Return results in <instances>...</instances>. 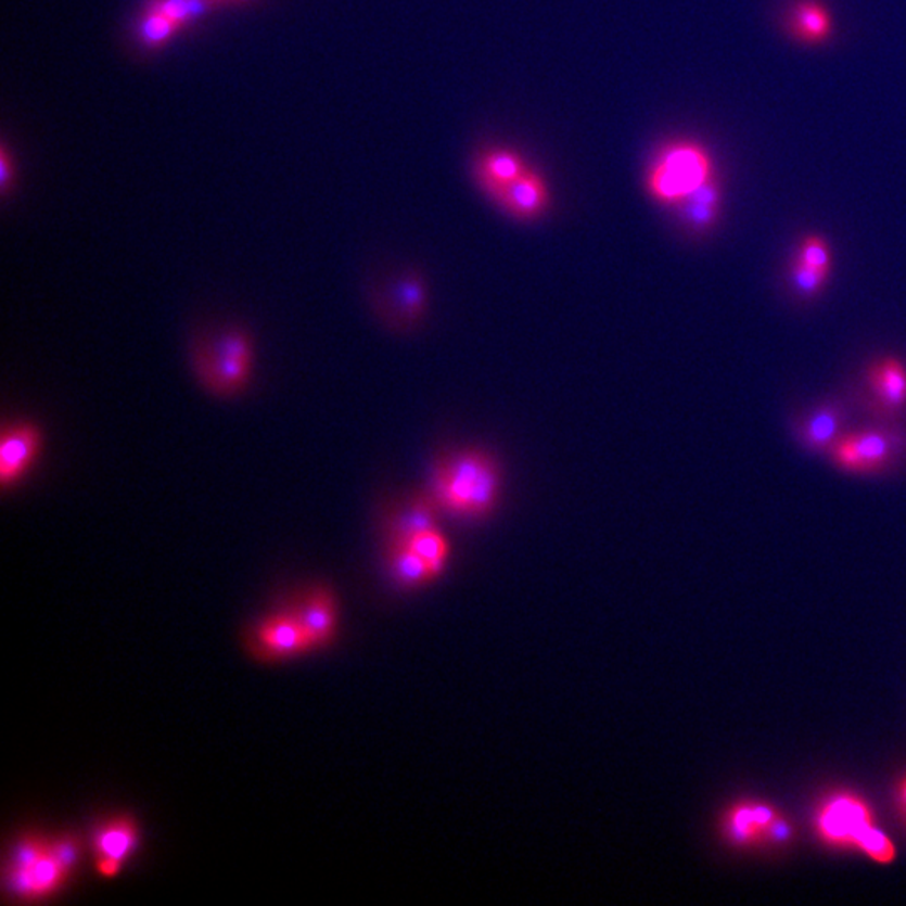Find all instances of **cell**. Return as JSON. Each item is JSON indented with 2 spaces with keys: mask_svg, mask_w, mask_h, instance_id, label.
<instances>
[{
  "mask_svg": "<svg viewBox=\"0 0 906 906\" xmlns=\"http://www.w3.org/2000/svg\"><path fill=\"white\" fill-rule=\"evenodd\" d=\"M499 493V467L484 451H457L433 469L432 499L454 514L487 515L496 507Z\"/></svg>",
  "mask_w": 906,
  "mask_h": 906,
  "instance_id": "6da1fadb",
  "label": "cell"
},
{
  "mask_svg": "<svg viewBox=\"0 0 906 906\" xmlns=\"http://www.w3.org/2000/svg\"><path fill=\"white\" fill-rule=\"evenodd\" d=\"M252 367L254 344L241 328H229L193 343V373L217 398L241 395L251 382Z\"/></svg>",
  "mask_w": 906,
  "mask_h": 906,
  "instance_id": "7a4b0ae2",
  "label": "cell"
},
{
  "mask_svg": "<svg viewBox=\"0 0 906 906\" xmlns=\"http://www.w3.org/2000/svg\"><path fill=\"white\" fill-rule=\"evenodd\" d=\"M714 177V159L703 144L674 140L662 144L651 159L645 175V189L653 201L674 208Z\"/></svg>",
  "mask_w": 906,
  "mask_h": 906,
  "instance_id": "3957f363",
  "label": "cell"
},
{
  "mask_svg": "<svg viewBox=\"0 0 906 906\" xmlns=\"http://www.w3.org/2000/svg\"><path fill=\"white\" fill-rule=\"evenodd\" d=\"M816 829L826 843L858 847L881 865L895 862V844L877 828L873 811L859 795L840 792L829 797L816 814Z\"/></svg>",
  "mask_w": 906,
  "mask_h": 906,
  "instance_id": "277c9868",
  "label": "cell"
},
{
  "mask_svg": "<svg viewBox=\"0 0 906 906\" xmlns=\"http://www.w3.org/2000/svg\"><path fill=\"white\" fill-rule=\"evenodd\" d=\"M898 433L869 429L844 435L831 447L832 462L851 474H877L892 463Z\"/></svg>",
  "mask_w": 906,
  "mask_h": 906,
  "instance_id": "5b68a950",
  "label": "cell"
},
{
  "mask_svg": "<svg viewBox=\"0 0 906 906\" xmlns=\"http://www.w3.org/2000/svg\"><path fill=\"white\" fill-rule=\"evenodd\" d=\"M42 433L33 423L5 425L0 437V484L4 490L20 484L41 456Z\"/></svg>",
  "mask_w": 906,
  "mask_h": 906,
  "instance_id": "8992f818",
  "label": "cell"
},
{
  "mask_svg": "<svg viewBox=\"0 0 906 906\" xmlns=\"http://www.w3.org/2000/svg\"><path fill=\"white\" fill-rule=\"evenodd\" d=\"M512 219L531 222L548 212L551 192L539 171L529 168L494 199Z\"/></svg>",
  "mask_w": 906,
  "mask_h": 906,
  "instance_id": "52a82bcc",
  "label": "cell"
},
{
  "mask_svg": "<svg viewBox=\"0 0 906 906\" xmlns=\"http://www.w3.org/2000/svg\"><path fill=\"white\" fill-rule=\"evenodd\" d=\"M524 155L509 146H490L482 150L472 163V175L482 192L496 199L507 186L529 170Z\"/></svg>",
  "mask_w": 906,
  "mask_h": 906,
  "instance_id": "ba28073f",
  "label": "cell"
},
{
  "mask_svg": "<svg viewBox=\"0 0 906 906\" xmlns=\"http://www.w3.org/2000/svg\"><path fill=\"white\" fill-rule=\"evenodd\" d=\"M257 641L270 659H289L315 650L299 613L270 616L257 628Z\"/></svg>",
  "mask_w": 906,
  "mask_h": 906,
  "instance_id": "9c48e42d",
  "label": "cell"
},
{
  "mask_svg": "<svg viewBox=\"0 0 906 906\" xmlns=\"http://www.w3.org/2000/svg\"><path fill=\"white\" fill-rule=\"evenodd\" d=\"M875 404L886 417L906 407V367L898 358H883L866 371Z\"/></svg>",
  "mask_w": 906,
  "mask_h": 906,
  "instance_id": "30bf717a",
  "label": "cell"
},
{
  "mask_svg": "<svg viewBox=\"0 0 906 906\" xmlns=\"http://www.w3.org/2000/svg\"><path fill=\"white\" fill-rule=\"evenodd\" d=\"M678 222L690 233L711 232L718 222L722 208V187L717 175L675 205Z\"/></svg>",
  "mask_w": 906,
  "mask_h": 906,
  "instance_id": "8fae6325",
  "label": "cell"
},
{
  "mask_svg": "<svg viewBox=\"0 0 906 906\" xmlns=\"http://www.w3.org/2000/svg\"><path fill=\"white\" fill-rule=\"evenodd\" d=\"M777 816L779 813L767 804H737L725 814V837L736 844L766 843L767 829Z\"/></svg>",
  "mask_w": 906,
  "mask_h": 906,
  "instance_id": "7c38bea8",
  "label": "cell"
},
{
  "mask_svg": "<svg viewBox=\"0 0 906 906\" xmlns=\"http://www.w3.org/2000/svg\"><path fill=\"white\" fill-rule=\"evenodd\" d=\"M788 30L795 41L818 46L832 36V17L821 0H795L789 9Z\"/></svg>",
  "mask_w": 906,
  "mask_h": 906,
  "instance_id": "4fadbf2b",
  "label": "cell"
},
{
  "mask_svg": "<svg viewBox=\"0 0 906 906\" xmlns=\"http://www.w3.org/2000/svg\"><path fill=\"white\" fill-rule=\"evenodd\" d=\"M846 420V411L838 401H828L814 408L801 422L797 435L801 442L813 451L831 450L840 438L841 429Z\"/></svg>",
  "mask_w": 906,
  "mask_h": 906,
  "instance_id": "5bb4252c",
  "label": "cell"
},
{
  "mask_svg": "<svg viewBox=\"0 0 906 906\" xmlns=\"http://www.w3.org/2000/svg\"><path fill=\"white\" fill-rule=\"evenodd\" d=\"M299 614L309 637H311L312 645H315V650L333 641L337 616L336 603H334V596L330 589H315L311 595L307 596L303 613Z\"/></svg>",
  "mask_w": 906,
  "mask_h": 906,
  "instance_id": "9a60e30c",
  "label": "cell"
},
{
  "mask_svg": "<svg viewBox=\"0 0 906 906\" xmlns=\"http://www.w3.org/2000/svg\"><path fill=\"white\" fill-rule=\"evenodd\" d=\"M437 529L435 500L419 497L395 515L392 522L393 546H401L426 531Z\"/></svg>",
  "mask_w": 906,
  "mask_h": 906,
  "instance_id": "2e32d148",
  "label": "cell"
},
{
  "mask_svg": "<svg viewBox=\"0 0 906 906\" xmlns=\"http://www.w3.org/2000/svg\"><path fill=\"white\" fill-rule=\"evenodd\" d=\"M138 843L137 826L128 819L106 822L94 834V851L98 858L125 863L130 858Z\"/></svg>",
  "mask_w": 906,
  "mask_h": 906,
  "instance_id": "e0dca14e",
  "label": "cell"
},
{
  "mask_svg": "<svg viewBox=\"0 0 906 906\" xmlns=\"http://www.w3.org/2000/svg\"><path fill=\"white\" fill-rule=\"evenodd\" d=\"M390 570L396 582L404 586H419L433 579L429 564L407 546H393Z\"/></svg>",
  "mask_w": 906,
  "mask_h": 906,
  "instance_id": "ac0fdd59",
  "label": "cell"
},
{
  "mask_svg": "<svg viewBox=\"0 0 906 906\" xmlns=\"http://www.w3.org/2000/svg\"><path fill=\"white\" fill-rule=\"evenodd\" d=\"M401 546H407L414 554H419L429 564L433 577H437L445 570L450 549H448L447 539L437 529L419 534Z\"/></svg>",
  "mask_w": 906,
  "mask_h": 906,
  "instance_id": "d6986e66",
  "label": "cell"
},
{
  "mask_svg": "<svg viewBox=\"0 0 906 906\" xmlns=\"http://www.w3.org/2000/svg\"><path fill=\"white\" fill-rule=\"evenodd\" d=\"M178 30H181V27L174 20L155 9L146 8L138 24V38L146 48L156 49L168 44Z\"/></svg>",
  "mask_w": 906,
  "mask_h": 906,
  "instance_id": "ffe728a7",
  "label": "cell"
},
{
  "mask_svg": "<svg viewBox=\"0 0 906 906\" xmlns=\"http://www.w3.org/2000/svg\"><path fill=\"white\" fill-rule=\"evenodd\" d=\"M425 285L417 276H405L392 288V303L404 318L414 319L425 309Z\"/></svg>",
  "mask_w": 906,
  "mask_h": 906,
  "instance_id": "44dd1931",
  "label": "cell"
},
{
  "mask_svg": "<svg viewBox=\"0 0 906 906\" xmlns=\"http://www.w3.org/2000/svg\"><path fill=\"white\" fill-rule=\"evenodd\" d=\"M214 5H217L215 0H150L146 8L162 12L183 29L201 20Z\"/></svg>",
  "mask_w": 906,
  "mask_h": 906,
  "instance_id": "7402d4cb",
  "label": "cell"
},
{
  "mask_svg": "<svg viewBox=\"0 0 906 906\" xmlns=\"http://www.w3.org/2000/svg\"><path fill=\"white\" fill-rule=\"evenodd\" d=\"M30 877L34 884V899H41L52 895L60 890L61 884L66 881L67 873L61 868L60 863L46 851V855L36 865L30 866Z\"/></svg>",
  "mask_w": 906,
  "mask_h": 906,
  "instance_id": "603a6c76",
  "label": "cell"
},
{
  "mask_svg": "<svg viewBox=\"0 0 906 906\" xmlns=\"http://www.w3.org/2000/svg\"><path fill=\"white\" fill-rule=\"evenodd\" d=\"M829 276H831L829 272L806 266V264L801 263V260L795 259V257L794 260H792L791 270H789L792 289H794L795 293L800 294L801 297H806V299L816 297L819 293H821L822 288H825L826 282H828Z\"/></svg>",
  "mask_w": 906,
  "mask_h": 906,
  "instance_id": "cb8c5ba5",
  "label": "cell"
},
{
  "mask_svg": "<svg viewBox=\"0 0 906 906\" xmlns=\"http://www.w3.org/2000/svg\"><path fill=\"white\" fill-rule=\"evenodd\" d=\"M795 259L801 260L806 266L814 267V269L825 270V272L831 275V248H829L828 242L819 235L804 238Z\"/></svg>",
  "mask_w": 906,
  "mask_h": 906,
  "instance_id": "d4e9b609",
  "label": "cell"
},
{
  "mask_svg": "<svg viewBox=\"0 0 906 906\" xmlns=\"http://www.w3.org/2000/svg\"><path fill=\"white\" fill-rule=\"evenodd\" d=\"M48 850L49 844L44 843V841L38 840V838H24V840L15 843L9 866L30 868V866L36 865L46 855V851Z\"/></svg>",
  "mask_w": 906,
  "mask_h": 906,
  "instance_id": "484cf974",
  "label": "cell"
},
{
  "mask_svg": "<svg viewBox=\"0 0 906 906\" xmlns=\"http://www.w3.org/2000/svg\"><path fill=\"white\" fill-rule=\"evenodd\" d=\"M49 851L67 875L75 869L79 858V841L75 837L58 838L49 844Z\"/></svg>",
  "mask_w": 906,
  "mask_h": 906,
  "instance_id": "4316f807",
  "label": "cell"
},
{
  "mask_svg": "<svg viewBox=\"0 0 906 906\" xmlns=\"http://www.w3.org/2000/svg\"><path fill=\"white\" fill-rule=\"evenodd\" d=\"M792 840V826L781 814L770 822L767 829L766 843L781 844Z\"/></svg>",
  "mask_w": 906,
  "mask_h": 906,
  "instance_id": "83f0119b",
  "label": "cell"
},
{
  "mask_svg": "<svg viewBox=\"0 0 906 906\" xmlns=\"http://www.w3.org/2000/svg\"><path fill=\"white\" fill-rule=\"evenodd\" d=\"M122 866L123 863L115 862V859L98 858V871L106 878L116 877Z\"/></svg>",
  "mask_w": 906,
  "mask_h": 906,
  "instance_id": "f1b7e54d",
  "label": "cell"
},
{
  "mask_svg": "<svg viewBox=\"0 0 906 906\" xmlns=\"http://www.w3.org/2000/svg\"><path fill=\"white\" fill-rule=\"evenodd\" d=\"M0 181H2V189L8 192L9 186L12 183L14 170H12L11 163H9V153L2 152V163H0Z\"/></svg>",
  "mask_w": 906,
  "mask_h": 906,
  "instance_id": "f546056e",
  "label": "cell"
},
{
  "mask_svg": "<svg viewBox=\"0 0 906 906\" xmlns=\"http://www.w3.org/2000/svg\"><path fill=\"white\" fill-rule=\"evenodd\" d=\"M898 800H899V807H902L903 814H905V818H906V777H903L902 782H899Z\"/></svg>",
  "mask_w": 906,
  "mask_h": 906,
  "instance_id": "4dcf8cb0",
  "label": "cell"
},
{
  "mask_svg": "<svg viewBox=\"0 0 906 906\" xmlns=\"http://www.w3.org/2000/svg\"><path fill=\"white\" fill-rule=\"evenodd\" d=\"M215 2H217V4H220V2H238V0H215Z\"/></svg>",
  "mask_w": 906,
  "mask_h": 906,
  "instance_id": "1f68e13d",
  "label": "cell"
}]
</instances>
